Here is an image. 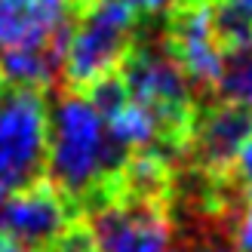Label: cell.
<instances>
[{
	"instance_id": "cell-10",
	"label": "cell",
	"mask_w": 252,
	"mask_h": 252,
	"mask_svg": "<svg viewBox=\"0 0 252 252\" xmlns=\"http://www.w3.org/2000/svg\"><path fill=\"white\" fill-rule=\"evenodd\" d=\"M65 34L62 31L56 40L40 46H19L0 53V86L12 90H37L43 93L59 80L62 71V49H65Z\"/></svg>"
},
{
	"instance_id": "cell-11",
	"label": "cell",
	"mask_w": 252,
	"mask_h": 252,
	"mask_svg": "<svg viewBox=\"0 0 252 252\" xmlns=\"http://www.w3.org/2000/svg\"><path fill=\"white\" fill-rule=\"evenodd\" d=\"M108 135L123 154H138V151H160L157 145L166 148L163 142V126L157 120L154 111H148L145 105L138 102H126L120 111H114L108 120Z\"/></svg>"
},
{
	"instance_id": "cell-3",
	"label": "cell",
	"mask_w": 252,
	"mask_h": 252,
	"mask_svg": "<svg viewBox=\"0 0 252 252\" xmlns=\"http://www.w3.org/2000/svg\"><path fill=\"white\" fill-rule=\"evenodd\" d=\"M135 9L129 0H83L71 19L62 49V74L74 90H86L98 77L117 71L132 46Z\"/></svg>"
},
{
	"instance_id": "cell-14",
	"label": "cell",
	"mask_w": 252,
	"mask_h": 252,
	"mask_svg": "<svg viewBox=\"0 0 252 252\" xmlns=\"http://www.w3.org/2000/svg\"><path fill=\"white\" fill-rule=\"evenodd\" d=\"M46 252H95V240H93V234L83 221H71L68 228L46 246Z\"/></svg>"
},
{
	"instance_id": "cell-17",
	"label": "cell",
	"mask_w": 252,
	"mask_h": 252,
	"mask_svg": "<svg viewBox=\"0 0 252 252\" xmlns=\"http://www.w3.org/2000/svg\"><path fill=\"white\" fill-rule=\"evenodd\" d=\"M188 0H129V6L145 16H172L175 9H182Z\"/></svg>"
},
{
	"instance_id": "cell-4",
	"label": "cell",
	"mask_w": 252,
	"mask_h": 252,
	"mask_svg": "<svg viewBox=\"0 0 252 252\" xmlns=\"http://www.w3.org/2000/svg\"><path fill=\"white\" fill-rule=\"evenodd\" d=\"M49 105L37 90L0 86V182L16 191L37 182L46 166Z\"/></svg>"
},
{
	"instance_id": "cell-19",
	"label": "cell",
	"mask_w": 252,
	"mask_h": 252,
	"mask_svg": "<svg viewBox=\"0 0 252 252\" xmlns=\"http://www.w3.org/2000/svg\"><path fill=\"white\" fill-rule=\"evenodd\" d=\"M221 3H231V6H237V9H243L246 16H252V0H221Z\"/></svg>"
},
{
	"instance_id": "cell-2",
	"label": "cell",
	"mask_w": 252,
	"mask_h": 252,
	"mask_svg": "<svg viewBox=\"0 0 252 252\" xmlns=\"http://www.w3.org/2000/svg\"><path fill=\"white\" fill-rule=\"evenodd\" d=\"M132 102L154 111L163 126V142L172 151L188 148V135L197 117L194 86L188 83L182 65L163 43L129 46L123 65L117 68Z\"/></svg>"
},
{
	"instance_id": "cell-13",
	"label": "cell",
	"mask_w": 252,
	"mask_h": 252,
	"mask_svg": "<svg viewBox=\"0 0 252 252\" xmlns=\"http://www.w3.org/2000/svg\"><path fill=\"white\" fill-rule=\"evenodd\" d=\"M83 95L90 98V105L102 114L105 120L114 114V111H120L126 102H129V93H126V83L120 77V71H111L105 74V77H98L95 83H90L83 90Z\"/></svg>"
},
{
	"instance_id": "cell-12",
	"label": "cell",
	"mask_w": 252,
	"mask_h": 252,
	"mask_svg": "<svg viewBox=\"0 0 252 252\" xmlns=\"http://www.w3.org/2000/svg\"><path fill=\"white\" fill-rule=\"evenodd\" d=\"M216 93L224 105H237V108L252 111V40L224 49Z\"/></svg>"
},
{
	"instance_id": "cell-20",
	"label": "cell",
	"mask_w": 252,
	"mask_h": 252,
	"mask_svg": "<svg viewBox=\"0 0 252 252\" xmlns=\"http://www.w3.org/2000/svg\"><path fill=\"white\" fill-rule=\"evenodd\" d=\"M194 252H234V249L221 246V243H209V246H200V249H194Z\"/></svg>"
},
{
	"instance_id": "cell-16",
	"label": "cell",
	"mask_w": 252,
	"mask_h": 252,
	"mask_svg": "<svg viewBox=\"0 0 252 252\" xmlns=\"http://www.w3.org/2000/svg\"><path fill=\"white\" fill-rule=\"evenodd\" d=\"M234 252H252V194L234 221Z\"/></svg>"
},
{
	"instance_id": "cell-5",
	"label": "cell",
	"mask_w": 252,
	"mask_h": 252,
	"mask_svg": "<svg viewBox=\"0 0 252 252\" xmlns=\"http://www.w3.org/2000/svg\"><path fill=\"white\" fill-rule=\"evenodd\" d=\"M95 252H172V219L166 200L111 194L90 206Z\"/></svg>"
},
{
	"instance_id": "cell-7",
	"label": "cell",
	"mask_w": 252,
	"mask_h": 252,
	"mask_svg": "<svg viewBox=\"0 0 252 252\" xmlns=\"http://www.w3.org/2000/svg\"><path fill=\"white\" fill-rule=\"evenodd\" d=\"M166 46L182 65L185 77L194 90L216 93L221 62H224V43L216 34L212 0H188L182 9L172 12Z\"/></svg>"
},
{
	"instance_id": "cell-1",
	"label": "cell",
	"mask_w": 252,
	"mask_h": 252,
	"mask_svg": "<svg viewBox=\"0 0 252 252\" xmlns=\"http://www.w3.org/2000/svg\"><path fill=\"white\" fill-rule=\"evenodd\" d=\"M123 151L111 142L105 117L83 93H65L49 108L46 138V182H53L74 206H86L114 194L117 172L126 163Z\"/></svg>"
},
{
	"instance_id": "cell-15",
	"label": "cell",
	"mask_w": 252,
	"mask_h": 252,
	"mask_svg": "<svg viewBox=\"0 0 252 252\" xmlns=\"http://www.w3.org/2000/svg\"><path fill=\"white\" fill-rule=\"evenodd\" d=\"M228 175H234L237 185H240L246 194H252V135L243 142V148L237 151V157H234V163H231Z\"/></svg>"
},
{
	"instance_id": "cell-8",
	"label": "cell",
	"mask_w": 252,
	"mask_h": 252,
	"mask_svg": "<svg viewBox=\"0 0 252 252\" xmlns=\"http://www.w3.org/2000/svg\"><path fill=\"white\" fill-rule=\"evenodd\" d=\"M252 135V111L237 108V105H212L203 114L197 111L191 135H188V148L194 151L197 163L209 175L224 179L237 157V151Z\"/></svg>"
},
{
	"instance_id": "cell-18",
	"label": "cell",
	"mask_w": 252,
	"mask_h": 252,
	"mask_svg": "<svg viewBox=\"0 0 252 252\" xmlns=\"http://www.w3.org/2000/svg\"><path fill=\"white\" fill-rule=\"evenodd\" d=\"M0 252H37V249H28V246H22V243H16V240L0 237Z\"/></svg>"
},
{
	"instance_id": "cell-6",
	"label": "cell",
	"mask_w": 252,
	"mask_h": 252,
	"mask_svg": "<svg viewBox=\"0 0 252 252\" xmlns=\"http://www.w3.org/2000/svg\"><path fill=\"white\" fill-rule=\"evenodd\" d=\"M74 219V203L53 182L37 179L16 188L0 203V237L28 249H46Z\"/></svg>"
},
{
	"instance_id": "cell-9",
	"label": "cell",
	"mask_w": 252,
	"mask_h": 252,
	"mask_svg": "<svg viewBox=\"0 0 252 252\" xmlns=\"http://www.w3.org/2000/svg\"><path fill=\"white\" fill-rule=\"evenodd\" d=\"M77 6V0H0V53L56 40Z\"/></svg>"
}]
</instances>
